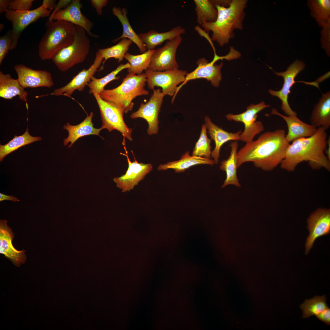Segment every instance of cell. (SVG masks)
I'll use <instances>...</instances> for the list:
<instances>
[{
  "label": "cell",
  "instance_id": "1",
  "mask_svg": "<svg viewBox=\"0 0 330 330\" xmlns=\"http://www.w3.org/2000/svg\"><path fill=\"white\" fill-rule=\"evenodd\" d=\"M283 129L266 132L257 139L246 143L237 154L238 168L252 162L255 166L265 171L273 170L284 158L289 144Z\"/></svg>",
  "mask_w": 330,
  "mask_h": 330
},
{
  "label": "cell",
  "instance_id": "2",
  "mask_svg": "<svg viewBox=\"0 0 330 330\" xmlns=\"http://www.w3.org/2000/svg\"><path fill=\"white\" fill-rule=\"evenodd\" d=\"M327 137L326 130L321 127L317 128L313 135L292 141L289 144L285 157L280 164L281 168L292 172L299 164L306 161L312 169L324 168L329 171L330 160L324 153Z\"/></svg>",
  "mask_w": 330,
  "mask_h": 330
},
{
  "label": "cell",
  "instance_id": "3",
  "mask_svg": "<svg viewBox=\"0 0 330 330\" xmlns=\"http://www.w3.org/2000/svg\"><path fill=\"white\" fill-rule=\"evenodd\" d=\"M247 2V0H233L228 7L215 5L218 11L216 20L214 22H204L201 25L205 31L212 32V40L223 46L233 37L235 30L243 29Z\"/></svg>",
  "mask_w": 330,
  "mask_h": 330
},
{
  "label": "cell",
  "instance_id": "4",
  "mask_svg": "<svg viewBox=\"0 0 330 330\" xmlns=\"http://www.w3.org/2000/svg\"><path fill=\"white\" fill-rule=\"evenodd\" d=\"M146 82L145 73L137 75L128 73L119 86L112 89H105L99 95L102 99L115 106L123 113H127L132 109L134 99L149 94L144 88Z\"/></svg>",
  "mask_w": 330,
  "mask_h": 330
},
{
  "label": "cell",
  "instance_id": "5",
  "mask_svg": "<svg viewBox=\"0 0 330 330\" xmlns=\"http://www.w3.org/2000/svg\"><path fill=\"white\" fill-rule=\"evenodd\" d=\"M46 29L38 45V54L43 60L52 59L61 49L73 42L75 25L64 20L48 21Z\"/></svg>",
  "mask_w": 330,
  "mask_h": 330
},
{
  "label": "cell",
  "instance_id": "6",
  "mask_svg": "<svg viewBox=\"0 0 330 330\" xmlns=\"http://www.w3.org/2000/svg\"><path fill=\"white\" fill-rule=\"evenodd\" d=\"M87 34L82 28L75 25L72 43L59 51L52 59L60 71L65 72L85 61L89 53L90 46V41Z\"/></svg>",
  "mask_w": 330,
  "mask_h": 330
},
{
  "label": "cell",
  "instance_id": "7",
  "mask_svg": "<svg viewBox=\"0 0 330 330\" xmlns=\"http://www.w3.org/2000/svg\"><path fill=\"white\" fill-rule=\"evenodd\" d=\"M145 72L148 88L150 90H153L155 86L161 88L165 95L173 96L172 102L178 92L177 86L184 81L188 73L186 71L178 69L160 72L148 69Z\"/></svg>",
  "mask_w": 330,
  "mask_h": 330
},
{
  "label": "cell",
  "instance_id": "8",
  "mask_svg": "<svg viewBox=\"0 0 330 330\" xmlns=\"http://www.w3.org/2000/svg\"><path fill=\"white\" fill-rule=\"evenodd\" d=\"M270 106L262 101L257 104H251L247 107L245 111L240 114L229 113L226 116L229 120L242 122L244 124V129L240 135V140L246 143L251 142L256 135L263 131L264 126L262 122L256 121L257 114Z\"/></svg>",
  "mask_w": 330,
  "mask_h": 330
},
{
  "label": "cell",
  "instance_id": "9",
  "mask_svg": "<svg viewBox=\"0 0 330 330\" xmlns=\"http://www.w3.org/2000/svg\"><path fill=\"white\" fill-rule=\"evenodd\" d=\"M51 11L41 5L32 10L24 11L8 10L5 14L6 19L12 24V42L10 50L14 49L24 29L40 18L50 16Z\"/></svg>",
  "mask_w": 330,
  "mask_h": 330
},
{
  "label": "cell",
  "instance_id": "10",
  "mask_svg": "<svg viewBox=\"0 0 330 330\" xmlns=\"http://www.w3.org/2000/svg\"><path fill=\"white\" fill-rule=\"evenodd\" d=\"M98 105L102 122V129L110 132L114 130L119 131L123 136L132 141L133 130L126 125L123 118L124 113L116 106L102 99L99 95L93 94Z\"/></svg>",
  "mask_w": 330,
  "mask_h": 330
},
{
  "label": "cell",
  "instance_id": "11",
  "mask_svg": "<svg viewBox=\"0 0 330 330\" xmlns=\"http://www.w3.org/2000/svg\"><path fill=\"white\" fill-rule=\"evenodd\" d=\"M149 101L145 104L141 103L137 111L130 116L132 119L142 118L147 122V132L149 135L157 134L159 130V115L165 95L160 89L153 90Z\"/></svg>",
  "mask_w": 330,
  "mask_h": 330
},
{
  "label": "cell",
  "instance_id": "12",
  "mask_svg": "<svg viewBox=\"0 0 330 330\" xmlns=\"http://www.w3.org/2000/svg\"><path fill=\"white\" fill-rule=\"evenodd\" d=\"M229 58L228 54L219 56L216 53H214V58L210 62L204 58H200L196 62L197 68L193 72L187 74L184 81L178 87V91L187 82L200 78L205 79L211 82L212 85L218 87L222 79L221 70L223 64L222 62L219 64H215L219 60L225 59L229 60Z\"/></svg>",
  "mask_w": 330,
  "mask_h": 330
},
{
  "label": "cell",
  "instance_id": "13",
  "mask_svg": "<svg viewBox=\"0 0 330 330\" xmlns=\"http://www.w3.org/2000/svg\"><path fill=\"white\" fill-rule=\"evenodd\" d=\"M182 41L181 35L178 36L167 41L163 46L155 50L148 69L160 72L178 69L176 54Z\"/></svg>",
  "mask_w": 330,
  "mask_h": 330
},
{
  "label": "cell",
  "instance_id": "14",
  "mask_svg": "<svg viewBox=\"0 0 330 330\" xmlns=\"http://www.w3.org/2000/svg\"><path fill=\"white\" fill-rule=\"evenodd\" d=\"M305 67V64L303 62L296 60L290 64L284 72H276L273 71L277 75L283 78L284 82L280 90L275 91L270 89L269 92L272 96L278 97L281 100V108L287 116L297 115V113L292 109L289 105L288 97L291 93V88L296 82L295 81V77L300 72L304 69Z\"/></svg>",
  "mask_w": 330,
  "mask_h": 330
},
{
  "label": "cell",
  "instance_id": "15",
  "mask_svg": "<svg viewBox=\"0 0 330 330\" xmlns=\"http://www.w3.org/2000/svg\"><path fill=\"white\" fill-rule=\"evenodd\" d=\"M309 235L305 244V253L307 254L318 238L330 233V210L319 208L312 212L307 220Z\"/></svg>",
  "mask_w": 330,
  "mask_h": 330
},
{
  "label": "cell",
  "instance_id": "16",
  "mask_svg": "<svg viewBox=\"0 0 330 330\" xmlns=\"http://www.w3.org/2000/svg\"><path fill=\"white\" fill-rule=\"evenodd\" d=\"M103 61V58L97 52L94 62L88 69H83L66 85L54 90L52 94L56 96L64 95L70 97L76 90L82 91L97 71Z\"/></svg>",
  "mask_w": 330,
  "mask_h": 330
},
{
  "label": "cell",
  "instance_id": "17",
  "mask_svg": "<svg viewBox=\"0 0 330 330\" xmlns=\"http://www.w3.org/2000/svg\"><path fill=\"white\" fill-rule=\"evenodd\" d=\"M14 68L17 75V80L24 89L50 88L54 85L51 73L46 71L34 69L22 64L16 65Z\"/></svg>",
  "mask_w": 330,
  "mask_h": 330
},
{
  "label": "cell",
  "instance_id": "18",
  "mask_svg": "<svg viewBox=\"0 0 330 330\" xmlns=\"http://www.w3.org/2000/svg\"><path fill=\"white\" fill-rule=\"evenodd\" d=\"M126 154L125 155L127 157L128 163V169L124 174L113 179L117 187L122 189L123 192L133 189L152 169L151 164L139 163L136 160L131 162L126 151Z\"/></svg>",
  "mask_w": 330,
  "mask_h": 330
},
{
  "label": "cell",
  "instance_id": "19",
  "mask_svg": "<svg viewBox=\"0 0 330 330\" xmlns=\"http://www.w3.org/2000/svg\"><path fill=\"white\" fill-rule=\"evenodd\" d=\"M82 5L80 0H72L66 8L57 12L54 16L53 20H64L75 25L83 28L87 34L91 37L97 38L98 35L93 34L91 31L93 27L92 21L82 14L81 8Z\"/></svg>",
  "mask_w": 330,
  "mask_h": 330
},
{
  "label": "cell",
  "instance_id": "20",
  "mask_svg": "<svg viewBox=\"0 0 330 330\" xmlns=\"http://www.w3.org/2000/svg\"><path fill=\"white\" fill-rule=\"evenodd\" d=\"M14 234L7 225V221H0V253L3 255L16 266L20 267L26 261V251H18L13 246L12 241Z\"/></svg>",
  "mask_w": 330,
  "mask_h": 330
},
{
  "label": "cell",
  "instance_id": "21",
  "mask_svg": "<svg viewBox=\"0 0 330 330\" xmlns=\"http://www.w3.org/2000/svg\"><path fill=\"white\" fill-rule=\"evenodd\" d=\"M271 114L278 115L285 121L288 128L286 138L289 143L298 139L310 137L317 131V128L302 121L297 116H284L275 108L272 109Z\"/></svg>",
  "mask_w": 330,
  "mask_h": 330
},
{
  "label": "cell",
  "instance_id": "22",
  "mask_svg": "<svg viewBox=\"0 0 330 330\" xmlns=\"http://www.w3.org/2000/svg\"><path fill=\"white\" fill-rule=\"evenodd\" d=\"M204 121L208 133L211 139L215 141V146L212 151L211 157L213 159L215 164H217L219 162L222 146L230 141L240 140V135L241 130L234 133L226 131L213 123L208 116L205 117Z\"/></svg>",
  "mask_w": 330,
  "mask_h": 330
},
{
  "label": "cell",
  "instance_id": "23",
  "mask_svg": "<svg viewBox=\"0 0 330 330\" xmlns=\"http://www.w3.org/2000/svg\"><path fill=\"white\" fill-rule=\"evenodd\" d=\"M93 116V112H91L83 121L77 125H72L68 123L64 125V129L67 130L68 132V137L64 140V146L70 142L68 146V148H70L79 138L86 135H94L101 137L99 133L102 130V128H96L93 127L92 122Z\"/></svg>",
  "mask_w": 330,
  "mask_h": 330
},
{
  "label": "cell",
  "instance_id": "24",
  "mask_svg": "<svg viewBox=\"0 0 330 330\" xmlns=\"http://www.w3.org/2000/svg\"><path fill=\"white\" fill-rule=\"evenodd\" d=\"M185 32L184 28L178 26L165 32L160 33L152 29L147 33L138 35L148 50H154L156 46L161 45L164 41L172 40Z\"/></svg>",
  "mask_w": 330,
  "mask_h": 330
},
{
  "label": "cell",
  "instance_id": "25",
  "mask_svg": "<svg viewBox=\"0 0 330 330\" xmlns=\"http://www.w3.org/2000/svg\"><path fill=\"white\" fill-rule=\"evenodd\" d=\"M229 145L231 147L230 155L228 159L221 162L219 166L220 170L225 171L226 176L222 188L229 185H233L239 187L241 186L237 175L238 142L234 141L231 142Z\"/></svg>",
  "mask_w": 330,
  "mask_h": 330
},
{
  "label": "cell",
  "instance_id": "26",
  "mask_svg": "<svg viewBox=\"0 0 330 330\" xmlns=\"http://www.w3.org/2000/svg\"><path fill=\"white\" fill-rule=\"evenodd\" d=\"M311 124L326 130L330 127V92L323 94L314 106L310 118Z\"/></svg>",
  "mask_w": 330,
  "mask_h": 330
},
{
  "label": "cell",
  "instance_id": "27",
  "mask_svg": "<svg viewBox=\"0 0 330 330\" xmlns=\"http://www.w3.org/2000/svg\"><path fill=\"white\" fill-rule=\"evenodd\" d=\"M112 10L113 14L116 16L121 23L123 31V34L119 37L112 40V42H116L122 38H127L137 45L141 53L146 52L147 50L145 45L134 31L130 24L127 16V9L114 6Z\"/></svg>",
  "mask_w": 330,
  "mask_h": 330
},
{
  "label": "cell",
  "instance_id": "28",
  "mask_svg": "<svg viewBox=\"0 0 330 330\" xmlns=\"http://www.w3.org/2000/svg\"><path fill=\"white\" fill-rule=\"evenodd\" d=\"M22 87L17 79L12 77L9 74L0 72V97L10 100L18 96L20 100L26 102L28 93Z\"/></svg>",
  "mask_w": 330,
  "mask_h": 330
},
{
  "label": "cell",
  "instance_id": "29",
  "mask_svg": "<svg viewBox=\"0 0 330 330\" xmlns=\"http://www.w3.org/2000/svg\"><path fill=\"white\" fill-rule=\"evenodd\" d=\"M215 164L213 160L211 159L189 155V151L183 154L180 160L169 162L166 164H160L157 168L159 170H165L173 169L176 173L183 172L189 167L200 164L213 165Z\"/></svg>",
  "mask_w": 330,
  "mask_h": 330
},
{
  "label": "cell",
  "instance_id": "30",
  "mask_svg": "<svg viewBox=\"0 0 330 330\" xmlns=\"http://www.w3.org/2000/svg\"><path fill=\"white\" fill-rule=\"evenodd\" d=\"M307 5L310 10L311 16L319 27L322 28L330 22V0H308Z\"/></svg>",
  "mask_w": 330,
  "mask_h": 330
},
{
  "label": "cell",
  "instance_id": "31",
  "mask_svg": "<svg viewBox=\"0 0 330 330\" xmlns=\"http://www.w3.org/2000/svg\"><path fill=\"white\" fill-rule=\"evenodd\" d=\"M42 139L39 137L31 136L29 133L28 128L27 127L25 132L22 135L19 136L15 135L6 144L0 145V162H2L7 155L19 148L35 141H40Z\"/></svg>",
  "mask_w": 330,
  "mask_h": 330
},
{
  "label": "cell",
  "instance_id": "32",
  "mask_svg": "<svg viewBox=\"0 0 330 330\" xmlns=\"http://www.w3.org/2000/svg\"><path fill=\"white\" fill-rule=\"evenodd\" d=\"M133 42L126 38H122L116 44L111 47L98 49L97 51L104 59L100 70H102L106 61L108 59L113 58L118 60L119 63L122 62L125 55L127 52Z\"/></svg>",
  "mask_w": 330,
  "mask_h": 330
},
{
  "label": "cell",
  "instance_id": "33",
  "mask_svg": "<svg viewBox=\"0 0 330 330\" xmlns=\"http://www.w3.org/2000/svg\"><path fill=\"white\" fill-rule=\"evenodd\" d=\"M154 50H148L144 53L138 55H133L127 52L124 58L128 61L131 66L127 69L128 73L140 75L142 74L143 71L148 69Z\"/></svg>",
  "mask_w": 330,
  "mask_h": 330
},
{
  "label": "cell",
  "instance_id": "34",
  "mask_svg": "<svg viewBox=\"0 0 330 330\" xmlns=\"http://www.w3.org/2000/svg\"><path fill=\"white\" fill-rule=\"evenodd\" d=\"M197 22L201 25L204 22H214L216 20L218 11L212 0H194Z\"/></svg>",
  "mask_w": 330,
  "mask_h": 330
},
{
  "label": "cell",
  "instance_id": "35",
  "mask_svg": "<svg viewBox=\"0 0 330 330\" xmlns=\"http://www.w3.org/2000/svg\"><path fill=\"white\" fill-rule=\"evenodd\" d=\"M130 66L128 62L125 64H121L116 69L103 78L97 79L93 76L91 81L87 84L90 88L89 93L93 94H96L100 95L108 83L113 80L119 79L120 77L116 76L119 72L125 69L130 68Z\"/></svg>",
  "mask_w": 330,
  "mask_h": 330
},
{
  "label": "cell",
  "instance_id": "36",
  "mask_svg": "<svg viewBox=\"0 0 330 330\" xmlns=\"http://www.w3.org/2000/svg\"><path fill=\"white\" fill-rule=\"evenodd\" d=\"M326 297L323 295L315 296L310 299H306L299 307L302 311L304 318L315 316L328 307L326 302Z\"/></svg>",
  "mask_w": 330,
  "mask_h": 330
},
{
  "label": "cell",
  "instance_id": "37",
  "mask_svg": "<svg viewBox=\"0 0 330 330\" xmlns=\"http://www.w3.org/2000/svg\"><path fill=\"white\" fill-rule=\"evenodd\" d=\"M211 139L207 135V128L205 124L202 125L199 138L193 148L192 156L210 159L211 157Z\"/></svg>",
  "mask_w": 330,
  "mask_h": 330
},
{
  "label": "cell",
  "instance_id": "38",
  "mask_svg": "<svg viewBox=\"0 0 330 330\" xmlns=\"http://www.w3.org/2000/svg\"><path fill=\"white\" fill-rule=\"evenodd\" d=\"M12 42V30L0 37V65L10 50Z\"/></svg>",
  "mask_w": 330,
  "mask_h": 330
},
{
  "label": "cell",
  "instance_id": "39",
  "mask_svg": "<svg viewBox=\"0 0 330 330\" xmlns=\"http://www.w3.org/2000/svg\"><path fill=\"white\" fill-rule=\"evenodd\" d=\"M321 31L320 41L322 48L325 51L327 55H330V22L324 25Z\"/></svg>",
  "mask_w": 330,
  "mask_h": 330
},
{
  "label": "cell",
  "instance_id": "40",
  "mask_svg": "<svg viewBox=\"0 0 330 330\" xmlns=\"http://www.w3.org/2000/svg\"><path fill=\"white\" fill-rule=\"evenodd\" d=\"M33 0H11L9 10L24 11L30 10Z\"/></svg>",
  "mask_w": 330,
  "mask_h": 330
},
{
  "label": "cell",
  "instance_id": "41",
  "mask_svg": "<svg viewBox=\"0 0 330 330\" xmlns=\"http://www.w3.org/2000/svg\"><path fill=\"white\" fill-rule=\"evenodd\" d=\"M71 0H60L56 4L55 7L52 13L49 16L48 21L51 22L53 20V18L55 14L61 9H64L67 7L71 3Z\"/></svg>",
  "mask_w": 330,
  "mask_h": 330
},
{
  "label": "cell",
  "instance_id": "42",
  "mask_svg": "<svg viewBox=\"0 0 330 330\" xmlns=\"http://www.w3.org/2000/svg\"><path fill=\"white\" fill-rule=\"evenodd\" d=\"M90 2L92 6L95 9L97 15H101L102 13V9L108 3L107 0H91Z\"/></svg>",
  "mask_w": 330,
  "mask_h": 330
},
{
  "label": "cell",
  "instance_id": "43",
  "mask_svg": "<svg viewBox=\"0 0 330 330\" xmlns=\"http://www.w3.org/2000/svg\"><path fill=\"white\" fill-rule=\"evenodd\" d=\"M316 317L326 324H330V309L328 307L316 316Z\"/></svg>",
  "mask_w": 330,
  "mask_h": 330
},
{
  "label": "cell",
  "instance_id": "44",
  "mask_svg": "<svg viewBox=\"0 0 330 330\" xmlns=\"http://www.w3.org/2000/svg\"><path fill=\"white\" fill-rule=\"evenodd\" d=\"M57 0H43L42 6L46 9L53 11L56 4Z\"/></svg>",
  "mask_w": 330,
  "mask_h": 330
},
{
  "label": "cell",
  "instance_id": "45",
  "mask_svg": "<svg viewBox=\"0 0 330 330\" xmlns=\"http://www.w3.org/2000/svg\"><path fill=\"white\" fill-rule=\"evenodd\" d=\"M11 0H0V14L6 13L9 10Z\"/></svg>",
  "mask_w": 330,
  "mask_h": 330
},
{
  "label": "cell",
  "instance_id": "46",
  "mask_svg": "<svg viewBox=\"0 0 330 330\" xmlns=\"http://www.w3.org/2000/svg\"><path fill=\"white\" fill-rule=\"evenodd\" d=\"M4 200H10L13 202H16L20 201L19 199L14 196H9L0 193V201L2 202Z\"/></svg>",
  "mask_w": 330,
  "mask_h": 330
},
{
  "label": "cell",
  "instance_id": "47",
  "mask_svg": "<svg viewBox=\"0 0 330 330\" xmlns=\"http://www.w3.org/2000/svg\"><path fill=\"white\" fill-rule=\"evenodd\" d=\"M325 154L328 159L330 160V137L327 139V146L324 151Z\"/></svg>",
  "mask_w": 330,
  "mask_h": 330
},
{
  "label": "cell",
  "instance_id": "48",
  "mask_svg": "<svg viewBox=\"0 0 330 330\" xmlns=\"http://www.w3.org/2000/svg\"><path fill=\"white\" fill-rule=\"evenodd\" d=\"M0 27V31H1L4 28V24H1Z\"/></svg>",
  "mask_w": 330,
  "mask_h": 330
}]
</instances>
